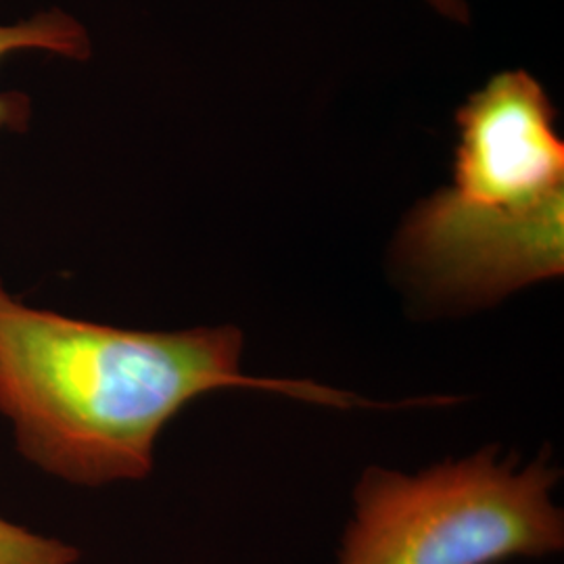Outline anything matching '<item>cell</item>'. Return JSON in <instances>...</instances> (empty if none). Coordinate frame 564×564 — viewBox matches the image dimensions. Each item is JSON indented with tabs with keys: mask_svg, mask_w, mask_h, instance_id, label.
<instances>
[{
	"mask_svg": "<svg viewBox=\"0 0 564 564\" xmlns=\"http://www.w3.org/2000/svg\"><path fill=\"white\" fill-rule=\"evenodd\" d=\"M235 326L176 333L88 323L18 302L0 282V414L21 456L74 485L137 481L182 408L216 389L362 405L333 387L242 372Z\"/></svg>",
	"mask_w": 564,
	"mask_h": 564,
	"instance_id": "1",
	"label": "cell"
},
{
	"mask_svg": "<svg viewBox=\"0 0 564 564\" xmlns=\"http://www.w3.org/2000/svg\"><path fill=\"white\" fill-rule=\"evenodd\" d=\"M544 460L514 468L481 452L419 475L370 468L337 564H502L564 545L563 510Z\"/></svg>",
	"mask_w": 564,
	"mask_h": 564,
	"instance_id": "2",
	"label": "cell"
},
{
	"mask_svg": "<svg viewBox=\"0 0 564 564\" xmlns=\"http://www.w3.org/2000/svg\"><path fill=\"white\" fill-rule=\"evenodd\" d=\"M398 253L412 279L458 303L500 300L563 274L564 197L523 207H481L437 191L403 224Z\"/></svg>",
	"mask_w": 564,
	"mask_h": 564,
	"instance_id": "3",
	"label": "cell"
},
{
	"mask_svg": "<svg viewBox=\"0 0 564 564\" xmlns=\"http://www.w3.org/2000/svg\"><path fill=\"white\" fill-rule=\"evenodd\" d=\"M454 181L460 202L523 209L564 197V142L542 84L502 72L458 111Z\"/></svg>",
	"mask_w": 564,
	"mask_h": 564,
	"instance_id": "4",
	"label": "cell"
},
{
	"mask_svg": "<svg viewBox=\"0 0 564 564\" xmlns=\"http://www.w3.org/2000/svg\"><path fill=\"white\" fill-rule=\"evenodd\" d=\"M41 51L63 59L84 61L93 53L90 34L82 21L63 9H46L30 18L0 23V61L13 53ZM28 97L0 93V132H20L30 120Z\"/></svg>",
	"mask_w": 564,
	"mask_h": 564,
	"instance_id": "5",
	"label": "cell"
},
{
	"mask_svg": "<svg viewBox=\"0 0 564 564\" xmlns=\"http://www.w3.org/2000/svg\"><path fill=\"white\" fill-rule=\"evenodd\" d=\"M80 552L55 538L0 519V564H76Z\"/></svg>",
	"mask_w": 564,
	"mask_h": 564,
	"instance_id": "6",
	"label": "cell"
},
{
	"mask_svg": "<svg viewBox=\"0 0 564 564\" xmlns=\"http://www.w3.org/2000/svg\"><path fill=\"white\" fill-rule=\"evenodd\" d=\"M440 15L447 20L466 21L468 20V9L464 0H426Z\"/></svg>",
	"mask_w": 564,
	"mask_h": 564,
	"instance_id": "7",
	"label": "cell"
}]
</instances>
